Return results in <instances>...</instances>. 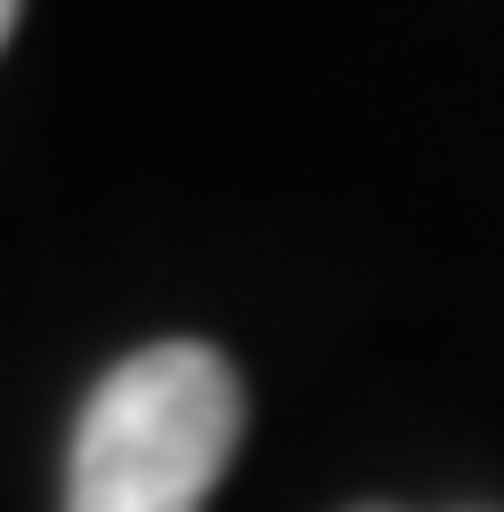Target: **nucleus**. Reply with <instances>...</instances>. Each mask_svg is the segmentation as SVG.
<instances>
[{
	"label": "nucleus",
	"instance_id": "nucleus-1",
	"mask_svg": "<svg viewBox=\"0 0 504 512\" xmlns=\"http://www.w3.org/2000/svg\"><path fill=\"white\" fill-rule=\"evenodd\" d=\"M240 376L216 344H144L112 360L72 424L64 512H208L240 448Z\"/></svg>",
	"mask_w": 504,
	"mask_h": 512
},
{
	"label": "nucleus",
	"instance_id": "nucleus-2",
	"mask_svg": "<svg viewBox=\"0 0 504 512\" xmlns=\"http://www.w3.org/2000/svg\"><path fill=\"white\" fill-rule=\"evenodd\" d=\"M16 8H24V0H0V48H8V32H16Z\"/></svg>",
	"mask_w": 504,
	"mask_h": 512
},
{
	"label": "nucleus",
	"instance_id": "nucleus-3",
	"mask_svg": "<svg viewBox=\"0 0 504 512\" xmlns=\"http://www.w3.org/2000/svg\"><path fill=\"white\" fill-rule=\"evenodd\" d=\"M360 512H384V504H360Z\"/></svg>",
	"mask_w": 504,
	"mask_h": 512
}]
</instances>
